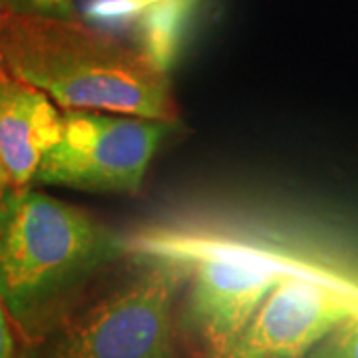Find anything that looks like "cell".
Segmentation results:
<instances>
[{"instance_id":"2","label":"cell","mask_w":358,"mask_h":358,"mask_svg":"<svg viewBox=\"0 0 358 358\" xmlns=\"http://www.w3.org/2000/svg\"><path fill=\"white\" fill-rule=\"evenodd\" d=\"M128 257V235L80 207L32 187L0 197V301L20 322L52 313Z\"/></svg>"},{"instance_id":"4","label":"cell","mask_w":358,"mask_h":358,"mask_svg":"<svg viewBox=\"0 0 358 358\" xmlns=\"http://www.w3.org/2000/svg\"><path fill=\"white\" fill-rule=\"evenodd\" d=\"M169 122L100 110H62V131L40 162L34 183L82 192L141 189Z\"/></svg>"},{"instance_id":"5","label":"cell","mask_w":358,"mask_h":358,"mask_svg":"<svg viewBox=\"0 0 358 358\" xmlns=\"http://www.w3.org/2000/svg\"><path fill=\"white\" fill-rule=\"evenodd\" d=\"M358 307V296L296 268L277 282L221 358H307Z\"/></svg>"},{"instance_id":"11","label":"cell","mask_w":358,"mask_h":358,"mask_svg":"<svg viewBox=\"0 0 358 358\" xmlns=\"http://www.w3.org/2000/svg\"><path fill=\"white\" fill-rule=\"evenodd\" d=\"M8 189H10V185H8V179L4 176V169H2V164H0V197L8 192Z\"/></svg>"},{"instance_id":"6","label":"cell","mask_w":358,"mask_h":358,"mask_svg":"<svg viewBox=\"0 0 358 358\" xmlns=\"http://www.w3.org/2000/svg\"><path fill=\"white\" fill-rule=\"evenodd\" d=\"M62 131V110L42 90L0 68V164L10 189L34 183Z\"/></svg>"},{"instance_id":"10","label":"cell","mask_w":358,"mask_h":358,"mask_svg":"<svg viewBox=\"0 0 358 358\" xmlns=\"http://www.w3.org/2000/svg\"><path fill=\"white\" fill-rule=\"evenodd\" d=\"M0 358H14V338L8 317H6V308L0 301Z\"/></svg>"},{"instance_id":"7","label":"cell","mask_w":358,"mask_h":358,"mask_svg":"<svg viewBox=\"0 0 358 358\" xmlns=\"http://www.w3.org/2000/svg\"><path fill=\"white\" fill-rule=\"evenodd\" d=\"M199 0H88L84 16L92 26L126 36L162 70L178 60Z\"/></svg>"},{"instance_id":"1","label":"cell","mask_w":358,"mask_h":358,"mask_svg":"<svg viewBox=\"0 0 358 358\" xmlns=\"http://www.w3.org/2000/svg\"><path fill=\"white\" fill-rule=\"evenodd\" d=\"M0 68L42 90L60 110H100L178 122L166 70L80 18L0 10Z\"/></svg>"},{"instance_id":"8","label":"cell","mask_w":358,"mask_h":358,"mask_svg":"<svg viewBox=\"0 0 358 358\" xmlns=\"http://www.w3.org/2000/svg\"><path fill=\"white\" fill-rule=\"evenodd\" d=\"M307 358H358V307L346 315Z\"/></svg>"},{"instance_id":"3","label":"cell","mask_w":358,"mask_h":358,"mask_svg":"<svg viewBox=\"0 0 358 358\" xmlns=\"http://www.w3.org/2000/svg\"><path fill=\"white\" fill-rule=\"evenodd\" d=\"M136 259L122 281L66 313L46 358H178L173 305L185 267L166 257Z\"/></svg>"},{"instance_id":"9","label":"cell","mask_w":358,"mask_h":358,"mask_svg":"<svg viewBox=\"0 0 358 358\" xmlns=\"http://www.w3.org/2000/svg\"><path fill=\"white\" fill-rule=\"evenodd\" d=\"M0 10L16 14H32V16H48V18H80L74 0H0Z\"/></svg>"}]
</instances>
